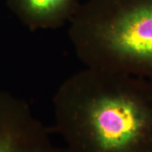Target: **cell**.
Here are the masks:
<instances>
[{
	"label": "cell",
	"mask_w": 152,
	"mask_h": 152,
	"mask_svg": "<svg viewBox=\"0 0 152 152\" xmlns=\"http://www.w3.org/2000/svg\"><path fill=\"white\" fill-rule=\"evenodd\" d=\"M69 24L85 67L152 80V0H86Z\"/></svg>",
	"instance_id": "7a4b0ae2"
},
{
	"label": "cell",
	"mask_w": 152,
	"mask_h": 152,
	"mask_svg": "<svg viewBox=\"0 0 152 152\" xmlns=\"http://www.w3.org/2000/svg\"><path fill=\"white\" fill-rule=\"evenodd\" d=\"M9 8L31 31L53 30L69 23L80 0H7Z\"/></svg>",
	"instance_id": "277c9868"
},
{
	"label": "cell",
	"mask_w": 152,
	"mask_h": 152,
	"mask_svg": "<svg viewBox=\"0 0 152 152\" xmlns=\"http://www.w3.org/2000/svg\"><path fill=\"white\" fill-rule=\"evenodd\" d=\"M53 106L64 152H152V80L85 67Z\"/></svg>",
	"instance_id": "6da1fadb"
},
{
	"label": "cell",
	"mask_w": 152,
	"mask_h": 152,
	"mask_svg": "<svg viewBox=\"0 0 152 152\" xmlns=\"http://www.w3.org/2000/svg\"><path fill=\"white\" fill-rule=\"evenodd\" d=\"M0 152H64L22 98L0 88Z\"/></svg>",
	"instance_id": "3957f363"
}]
</instances>
